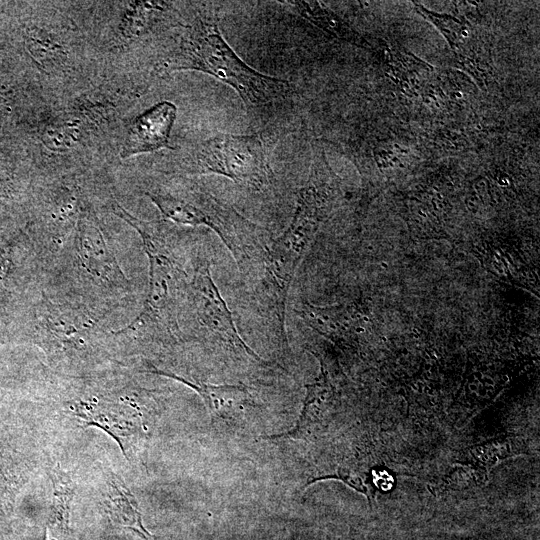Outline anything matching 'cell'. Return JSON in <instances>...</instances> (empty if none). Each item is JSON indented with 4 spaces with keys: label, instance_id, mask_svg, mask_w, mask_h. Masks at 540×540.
Here are the masks:
<instances>
[{
    "label": "cell",
    "instance_id": "cell-1",
    "mask_svg": "<svg viewBox=\"0 0 540 540\" xmlns=\"http://www.w3.org/2000/svg\"><path fill=\"white\" fill-rule=\"evenodd\" d=\"M160 69L196 70L227 84L243 101L253 128H268L282 119L295 103L293 85L246 64L226 42L214 17L194 20Z\"/></svg>",
    "mask_w": 540,
    "mask_h": 540
},
{
    "label": "cell",
    "instance_id": "cell-2",
    "mask_svg": "<svg viewBox=\"0 0 540 540\" xmlns=\"http://www.w3.org/2000/svg\"><path fill=\"white\" fill-rule=\"evenodd\" d=\"M336 189L330 178L310 171L299 191L291 222L272 240L254 277V313L262 327H267L283 345L287 344L285 317L291 283L319 224L331 208Z\"/></svg>",
    "mask_w": 540,
    "mask_h": 540
},
{
    "label": "cell",
    "instance_id": "cell-3",
    "mask_svg": "<svg viewBox=\"0 0 540 540\" xmlns=\"http://www.w3.org/2000/svg\"><path fill=\"white\" fill-rule=\"evenodd\" d=\"M165 220L205 226L220 238L244 274L258 271L272 239L232 205L198 183L186 182L146 192Z\"/></svg>",
    "mask_w": 540,
    "mask_h": 540
},
{
    "label": "cell",
    "instance_id": "cell-4",
    "mask_svg": "<svg viewBox=\"0 0 540 540\" xmlns=\"http://www.w3.org/2000/svg\"><path fill=\"white\" fill-rule=\"evenodd\" d=\"M113 211L140 234L149 259V286L143 310L130 324L138 333L175 339L190 279L176 239L165 222H148L130 215L118 203Z\"/></svg>",
    "mask_w": 540,
    "mask_h": 540
},
{
    "label": "cell",
    "instance_id": "cell-5",
    "mask_svg": "<svg viewBox=\"0 0 540 540\" xmlns=\"http://www.w3.org/2000/svg\"><path fill=\"white\" fill-rule=\"evenodd\" d=\"M186 174H217L252 191L273 184L267 146L259 134L212 136L187 151L180 161Z\"/></svg>",
    "mask_w": 540,
    "mask_h": 540
},
{
    "label": "cell",
    "instance_id": "cell-6",
    "mask_svg": "<svg viewBox=\"0 0 540 540\" xmlns=\"http://www.w3.org/2000/svg\"><path fill=\"white\" fill-rule=\"evenodd\" d=\"M210 268L207 256L197 253L180 322L182 320L186 327H191L207 339L264 363L241 337L232 313L212 278Z\"/></svg>",
    "mask_w": 540,
    "mask_h": 540
},
{
    "label": "cell",
    "instance_id": "cell-7",
    "mask_svg": "<svg viewBox=\"0 0 540 540\" xmlns=\"http://www.w3.org/2000/svg\"><path fill=\"white\" fill-rule=\"evenodd\" d=\"M76 250L82 266L94 277L114 286H123L126 282L99 229L97 218L89 210L81 209L79 212Z\"/></svg>",
    "mask_w": 540,
    "mask_h": 540
},
{
    "label": "cell",
    "instance_id": "cell-8",
    "mask_svg": "<svg viewBox=\"0 0 540 540\" xmlns=\"http://www.w3.org/2000/svg\"><path fill=\"white\" fill-rule=\"evenodd\" d=\"M176 111L173 103L162 101L137 116L127 129L121 157L169 148Z\"/></svg>",
    "mask_w": 540,
    "mask_h": 540
},
{
    "label": "cell",
    "instance_id": "cell-9",
    "mask_svg": "<svg viewBox=\"0 0 540 540\" xmlns=\"http://www.w3.org/2000/svg\"><path fill=\"white\" fill-rule=\"evenodd\" d=\"M75 413L86 425L96 426L106 431L126 454V440L139 428L135 408L126 403L107 400H88L75 405Z\"/></svg>",
    "mask_w": 540,
    "mask_h": 540
},
{
    "label": "cell",
    "instance_id": "cell-10",
    "mask_svg": "<svg viewBox=\"0 0 540 540\" xmlns=\"http://www.w3.org/2000/svg\"><path fill=\"white\" fill-rule=\"evenodd\" d=\"M85 311L64 305L45 302L40 314L39 326L43 332V341L49 347L61 348L74 345L97 325Z\"/></svg>",
    "mask_w": 540,
    "mask_h": 540
},
{
    "label": "cell",
    "instance_id": "cell-11",
    "mask_svg": "<svg viewBox=\"0 0 540 540\" xmlns=\"http://www.w3.org/2000/svg\"><path fill=\"white\" fill-rule=\"evenodd\" d=\"M160 374L176 379L194 389L204 400L212 421L227 419L243 410L251 400L248 388L244 384L212 385L203 382H192L174 373L153 370Z\"/></svg>",
    "mask_w": 540,
    "mask_h": 540
},
{
    "label": "cell",
    "instance_id": "cell-12",
    "mask_svg": "<svg viewBox=\"0 0 540 540\" xmlns=\"http://www.w3.org/2000/svg\"><path fill=\"white\" fill-rule=\"evenodd\" d=\"M106 507L111 521L118 527L134 530L147 539L151 534L142 524L138 503L124 481L111 474L107 482Z\"/></svg>",
    "mask_w": 540,
    "mask_h": 540
},
{
    "label": "cell",
    "instance_id": "cell-13",
    "mask_svg": "<svg viewBox=\"0 0 540 540\" xmlns=\"http://www.w3.org/2000/svg\"><path fill=\"white\" fill-rule=\"evenodd\" d=\"M53 502L46 523L45 540H76L70 528V507L74 487L59 468L52 471Z\"/></svg>",
    "mask_w": 540,
    "mask_h": 540
},
{
    "label": "cell",
    "instance_id": "cell-14",
    "mask_svg": "<svg viewBox=\"0 0 540 540\" xmlns=\"http://www.w3.org/2000/svg\"><path fill=\"white\" fill-rule=\"evenodd\" d=\"M306 387V397L304 399L302 411L296 426L288 433H283L274 436H268L270 439L274 438H298L308 432L310 427L319 421L321 418L322 405L327 403L330 397L331 390L325 375L323 368H321V375L318 379Z\"/></svg>",
    "mask_w": 540,
    "mask_h": 540
},
{
    "label": "cell",
    "instance_id": "cell-15",
    "mask_svg": "<svg viewBox=\"0 0 540 540\" xmlns=\"http://www.w3.org/2000/svg\"><path fill=\"white\" fill-rule=\"evenodd\" d=\"M292 12L308 20L317 27L334 36L349 41L357 42V36L340 18L333 12L315 1H284L282 2Z\"/></svg>",
    "mask_w": 540,
    "mask_h": 540
},
{
    "label": "cell",
    "instance_id": "cell-16",
    "mask_svg": "<svg viewBox=\"0 0 540 540\" xmlns=\"http://www.w3.org/2000/svg\"><path fill=\"white\" fill-rule=\"evenodd\" d=\"M26 46L32 58L44 69L60 65L67 58L66 51L60 41L44 30L35 28L30 31Z\"/></svg>",
    "mask_w": 540,
    "mask_h": 540
},
{
    "label": "cell",
    "instance_id": "cell-17",
    "mask_svg": "<svg viewBox=\"0 0 540 540\" xmlns=\"http://www.w3.org/2000/svg\"><path fill=\"white\" fill-rule=\"evenodd\" d=\"M82 137V126L76 118L56 119L44 129L43 144L53 151H67L76 147Z\"/></svg>",
    "mask_w": 540,
    "mask_h": 540
},
{
    "label": "cell",
    "instance_id": "cell-18",
    "mask_svg": "<svg viewBox=\"0 0 540 540\" xmlns=\"http://www.w3.org/2000/svg\"><path fill=\"white\" fill-rule=\"evenodd\" d=\"M7 486H6V480L3 476V474L0 472V499L6 492Z\"/></svg>",
    "mask_w": 540,
    "mask_h": 540
}]
</instances>
